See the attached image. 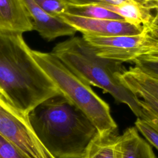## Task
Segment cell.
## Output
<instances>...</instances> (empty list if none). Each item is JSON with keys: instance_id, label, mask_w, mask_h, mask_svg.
Returning a JSON list of instances; mask_svg holds the SVG:
<instances>
[{"instance_id": "cell-1", "label": "cell", "mask_w": 158, "mask_h": 158, "mask_svg": "<svg viewBox=\"0 0 158 158\" xmlns=\"http://www.w3.org/2000/svg\"><path fill=\"white\" fill-rule=\"evenodd\" d=\"M60 94L34 59L23 34L0 33V96L27 117L41 102Z\"/></svg>"}, {"instance_id": "cell-2", "label": "cell", "mask_w": 158, "mask_h": 158, "mask_svg": "<svg viewBox=\"0 0 158 158\" xmlns=\"http://www.w3.org/2000/svg\"><path fill=\"white\" fill-rule=\"evenodd\" d=\"M27 118L41 144L55 158H83L99 134L91 120L62 94L41 102Z\"/></svg>"}, {"instance_id": "cell-3", "label": "cell", "mask_w": 158, "mask_h": 158, "mask_svg": "<svg viewBox=\"0 0 158 158\" xmlns=\"http://www.w3.org/2000/svg\"><path fill=\"white\" fill-rule=\"evenodd\" d=\"M51 52L86 83L110 94L117 102L127 105L138 118H143L139 99L118 78L126 70L121 62L97 56L83 38L78 36L57 44Z\"/></svg>"}, {"instance_id": "cell-4", "label": "cell", "mask_w": 158, "mask_h": 158, "mask_svg": "<svg viewBox=\"0 0 158 158\" xmlns=\"http://www.w3.org/2000/svg\"><path fill=\"white\" fill-rule=\"evenodd\" d=\"M34 59L59 92L94 124L99 135L117 131L109 104L90 85L77 76L51 52L31 49Z\"/></svg>"}, {"instance_id": "cell-5", "label": "cell", "mask_w": 158, "mask_h": 158, "mask_svg": "<svg viewBox=\"0 0 158 158\" xmlns=\"http://www.w3.org/2000/svg\"><path fill=\"white\" fill-rule=\"evenodd\" d=\"M0 133L31 158H55L41 144L24 116L0 96Z\"/></svg>"}, {"instance_id": "cell-6", "label": "cell", "mask_w": 158, "mask_h": 158, "mask_svg": "<svg viewBox=\"0 0 158 158\" xmlns=\"http://www.w3.org/2000/svg\"><path fill=\"white\" fill-rule=\"evenodd\" d=\"M82 38L97 56L121 63L132 62L143 54L145 48L144 31L137 35H83Z\"/></svg>"}, {"instance_id": "cell-7", "label": "cell", "mask_w": 158, "mask_h": 158, "mask_svg": "<svg viewBox=\"0 0 158 158\" xmlns=\"http://www.w3.org/2000/svg\"><path fill=\"white\" fill-rule=\"evenodd\" d=\"M58 17L83 35L110 36L137 35L142 33L144 27L131 24L125 20L98 19L80 17L64 12Z\"/></svg>"}, {"instance_id": "cell-8", "label": "cell", "mask_w": 158, "mask_h": 158, "mask_svg": "<svg viewBox=\"0 0 158 158\" xmlns=\"http://www.w3.org/2000/svg\"><path fill=\"white\" fill-rule=\"evenodd\" d=\"M31 20L33 30L48 41L64 36H73L77 31L61 18L54 16L40 7L33 0H21Z\"/></svg>"}, {"instance_id": "cell-9", "label": "cell", "mask_w": 158, "mask_h": 158, "mask_svg": "<svg viewBox=\"0 0 158 158\" xmlns=\"http://www.w3.org/2000/svg\"><path fill=\"white\" fill-rule=\"evenodd\" d=\"M32 30L31 20L21 0H0V33L23 34Z\"/></svg>"}, {"instance_id": "cell-10", "label": "cell", "mask_w": 158, "mask_h": 158, "mask_svg": "<svg viewBox=\"0 0 158 158\" xmlns=\"http://www.w3.org/2000/svg\"><path fill=\"white\" fill-rule=\"evenodd\" d=\"M83 158H122L120 135L117 131L98 134L88 145Z\"/></svg>"}, {"instance_id": "cell-11", "label": "cell", "mask_w": 158, "mask_h": 158, "mask_svg": "<svg viewBox=\"0 0 158 158\" xmlns=\"http://www.w3.org/2000/svg\"><path fill=\"white\" fill-rule=\"evenodd\" d=\"M121 138L122 158H157L150 144L135 127L126 129Z\"/></svg>"}, {"instance_id": "cell-12", "label": "cell", "mask_w": 158, "mask_h": 158, "mask_svg": "<svg viewBox=\"0 0 158 158\" xmlns=\"http://www.w3.org/2000/svg\"><path fill=\"white\" fill-rule=\"evenodd\" d=\"M101 6L119 15L125 21L136 26L146 27L153 17L151 10L136 1L125 2L120 5Z\"/></svg>"}, {"instance_id": "cell-13", "label": "cell", "mask_w": 158, "mask_h": 158, "mask_svg": "<svg viewBox=\"0 0 158 158\" xmlns=\"http://www.w3.org/2000/svg\"><path fill=\"white\" fill-rule=\"evenodd\" d=\"M118 78L127 88H139L158 100V78L149 75L136 67H130L119 75Z\"/></svg>"}, {"instance_id": "cell-14", "label": "cell", "mask_w": 158, "mask_h": 158, "mask_svg": "<svg viewBox=\"0 0 158 158\" xmlns=\"http://www.w3.org/2000/svg\"><path fill=\"white\" fill-rule=\"evenodd\" d=\"M65 12L91 19L124 20L122 17L116 13L99 4H73L67 3Z\"/></svg>"}, {"instance_id": "cell-15", "label": "cell", "mask_w": 158, "mask_h": 158, "mask_svg": "<svg viewBox=\"0 0 158 158\" xmlns=\"http://www.w3.org/2000/svg\"><path fill=\"white\" fill-rule=\"evenodd\" d=\"M0 158H31L0 133Z\"/></svg>"}, {"instance_id": "cell-16", "label": "cell", "mask_w": 158, "mask_h": 158, "mask_svg": "<svg viewBox=\"0 0 158 158\" xmlns=\"http://www.w3.org/2000/svg\"><path fill=\"white\" fill-rule=\"evenodd\" d=\"M135 128L146 139L158 149V129L152 127L146 121L138 118L135 122Z\"/></svg>"}, {"instance_id": "cell-17", "label": "cell", "mask_w": 158, "mask_h": 158, "mask_svg": "<svg viewBox=\"0 0 158 158\" xmlns=\"http://www.w3.org/2000/svg\"><path fill=\"white\" fill-rule=\"evenodd\" d=\"M128 89L136 96L141 97L139 99L141 106L149 109L154 115L158 117V100L146 91L138 87H129Z\"/></svg>"}, {"instance_id": "cell-18", "label": "cell", "mask_w": 158, "mask_h": 158, "mask_svg": "<svg viewBox=\"0 0 158 158\" xmlns=\"http://www.w3.org/2000/svg\"><path fill=\"white\" fill-rule=\"evenodd\" d=\"M40 7L49 14L58 17L65 12L67 3L64 0H33Z\"/></svg>"}, {"instance_id": "cell-19", "label": "cell", "mask_w": 158, "mask_h": 158, "mask_svg": "<svg viewBox=\"0 0 158 158\" xmlns=\"http://www.w3.org/2000/svg\"><path fill=\"white\" fill-rule=\"evenodd\" d=\"M144 32L146 36L145 48L148 46H158V9L149 24L144 27Z\"/></svg>"}, {"instance_id": "cell-20", "label": "cell", "mask_w": 158, "mask_h": 158, "mask_svg": "<svg viewBox=\"0 0 158 158\" xmlns=\"http://www.w3.org/2000/svg\"><path fill=\"white\" fill-rule=\"evenodd\" d=\"M132 62L141 71L158 78V60L146 59L139 56Z\"/></svg>"}, {"instance_id": "cell-21", "label": "cell", "mask_w": 158, "mask_h": 158, "mask_svg": "<svg viewBox=\"0 0 158 158\" xmlns=\"http://www.w3.org/2000/svg\"><path fill=\"white\" fill-rule=\"evenodd\" d=\"M64 1L66 2V3L73 4H101V5L102 4L120 5L125 2L136 1V0H64Z\"/></svg>"}, {"instance_id": "cell-22", "label": "cell", "mask_w": 158, "mask_h": 158, "mask_svg": "<svg viewBox=\"0 0 158 158\" xmlns=\"http://www.w3.org/2000/svg\"><path fill=\"white\" fill-rule=\"evenodd\" d=\"M143 107V106H142ZM144 110V117L143 120L146 121L152 127L158 129V117L154 115L149 109L143 107Z\"/></svg>"}, {"instance_id": "cell-23", "label": "cell", "mask_w": 158, "mask_h": 158, "mask_svg": "<svg viewBox=\"0 0 158 158\" xmlns=\"http://www.w3.org/2000/svg\"><path fill=\"white\" fill-rule=\"evenodd\" d=\"M139 56L146 59L158 60V46H152L146 47L143 54Z\"/></svg>"}, {"instance_id": "cell-24", "label": "cell", "mask_w": 158, "mask_h": 158, "mask_svg": "<svg viewBox=\"0 0 158 158\" xmlns=\"http://www.w3.org/2000/svg\"><path fill=\"white\" fill-rule=\"evenodd\" d=\"M144 6L149 9V10L158 9V0H146L143 4Z\"/></svg>"}, {"instance_id": "cell-25", "label": "cell", "mask_w": 158, "mask_h": 158, "mask_svg": "<svg viewBox=\"0 0 158 158\" xmlns=\"http://www.w3.org/2000/svg\"><path fill=\"white\" fill-rule=\"evenodd\" d=\"M136 1H138V2H139V3H141V4H143V3H144V2L146 1V0H136Z\"/></svg>"}]
</instances>
